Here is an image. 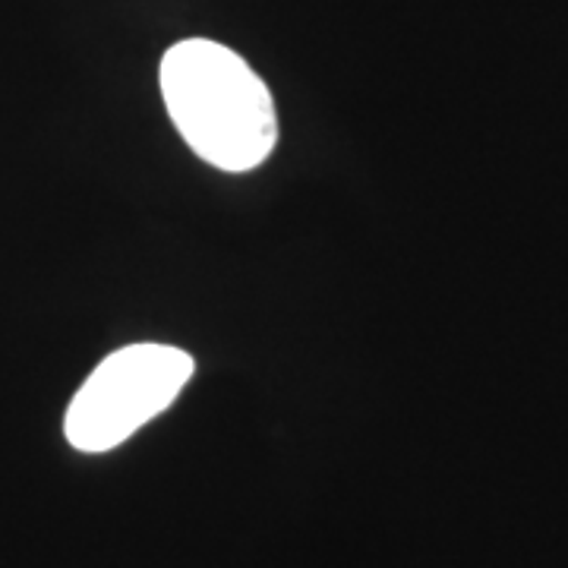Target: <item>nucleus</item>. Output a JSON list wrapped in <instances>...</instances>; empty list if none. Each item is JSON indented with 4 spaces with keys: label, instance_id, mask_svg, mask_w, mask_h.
<instances>
[{
    "label": "nucleus",
    "instance_id": "f257e3e1",
    "mask_svg": "<svg viewBox=\"0 0 568 568\" xmlns=\"http://www.w3.org/2000/svg\"><path fill=\"white\" fill-rule=\"evenodd\" d=\"M168 118L205 164L246 174L275 152L278 111L263 77L212 39L168 48L159 70Z\"/></svg>",
    "mask_w": 568,
    "mask_h": 568
},
{
    "label": "nucleus",
    "instance_id": "f03ea898",
    "mask_svg": "<svg viewBox=\"0 0 568 568\" xmlns=\"http://www.w3.org/2000/svg\"><path fill=\"white\" fill-rule=\"evenodd\" d=\"M193 373V354L174 345L136 342L108 354L67 407V443L85 455L123 446L181 398Z\"/></svg>",
    "mask_w": 568,
    "mask_h": 568
}]
</instances>
